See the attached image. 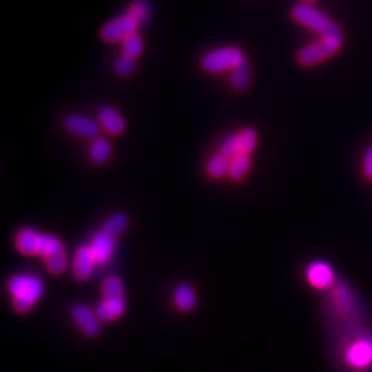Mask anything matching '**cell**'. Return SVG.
<instances>
[{
	"mask_svg": "<svg viewBox=\"0 0 372 372\" xmlns=\"http://www.w3.org/2000/svg\"><path fill=\"white\" fill-rule=\"evenodd\" d=\"M229 165H230V159L224 156L222 153H218L213 156L207 164V172L210 176L220 179L228 175L229 172Z\"/></svg>",
	"mask_w": 372,
	"mask_h": 372,
	"instance_id": "d6986e66",
	"label": "cell"
},
{
	"mask_svg": "<svg viewBox=\"0 0 372 372\" xmlns=\"http://www.w3.org/2000/svg\"><path fill=\"white\" fill-rule=\"evenodd\" d=\"M112 155L109 142L105 138H96L90 148V157L97 164H105Z\"/></svg>",
	"mask_w": 372,
	"mask_h": 372,
	"instance_id": "ac0fdd59",
	"label": "cell"
},
{
	"mask_svg": "<svg viewBox=\"0 0 372 372\" xmlns=\"http://www.w3.org/2000/svg\"><path fill=\"white\" fill-rule=\"evenodd\" d=\"M9 291L13 297V305L20 313H25L43 295L44 287L39 277L32 274H16L9 280Z\"/></svg>",
	"mask_w": 372,
	"mask_h": 372,
	"instance_id": "6da1fadb",
	"label": "cell"
},
{
	"mask_svg": "<svg viewBox=\"0 0 372 372\" xmlns=\"http://www.w3.org/2000/svg\"><path fill=\"white\" fill-rule=\"evenodd\" d=\"M72 316L80 330L88 336H97L101 331L97 315L92 313L85 305H76L72 310Z\"/></svg>",
	"mask_w": 372,
	"mask_h": 372,
	"instance_id": "30bf717a",
	"label": "cell"
},
{
	"mask_svg": "<svg viewBox=\"0 0 372 372\" xmlns=\"http://www.w3.org/2000/svg\"><path fill=\"white\" fill-rule=\"evenodd\" d=\"M135 69V58L123 54L115 65V70L119 76H129L130 73H133Z\"/></svg>",
	"mask_w": 372,
	"mask_h": 372,
	"instance_id": "d4e9b609",
	"label": "cell"
},
{
	"mask_svg": "<svg viewBox=\"0 0 372 372\" xmlns=\"http://www.w3.org/2000/svg\"><path fill=\"white\" fill-rule=\"evenodd\" d=\"M364 172L368 178H372V148L365 152L364 157Z\"/></svg>",
	"mask_w": 372,
	"mask_h": 372,
	"instance_id": "83f0119b",
	"label": "cell"
},
{
	"mask_svg": "<svg viewBox=\"0 0 372 372\" xmlns=\"http://www.w3.org/2000/svg\"><path fill=\"white\" fill-rule=\"evenodd\" d=\"M251 83V66L247 59L230 70V84L236 91H245Z\"/></svg>",
	"mask_w": 372,
	"mask_h": 372,
	"instance_id": "9a60e30c",
	"label": "cell"
},
{
	"mask_svg": "<svg viewBox=\"0 0 372 372\" xmlns=\"http://www.w3.org/2000/svg\"><path fill=\"white\" fill-rule=\"evenodd\" d=\"M96 261L94 256L91 254V250L88 245H81L76 254H75V261H73V274L80 282L87 280V278L91 276L92 269H94Z\"/></svg>",
	"mask_w": 372,
	"mask_h": 372,
	"instance_id": "8fae6325",
	"label": "cell"
},
{
	"mask_svg": "<svg viewBox=\"0 0 372 372\" xmlns=\"http://www.w3.org/2000/svg\"><path fill=\"white\" fill-rule=\"evenodd\" d=\"M306 277L313 287L323 290L332 286L334 270L326 262H313L306 270Z\"/></svg>",
	"mask_w": 372,
	"mask_h": 372,
	"instance_id": "9c48e42d",
	"label": "cell"
},
{
	"mask_svg": "<svg viewBox=\"0 0 372 372\" xmlns=\"http://www.w3.org/2000/svg\"><path fill=\"white\" fill-rule=\"evenodd\" d=\"M346 362L356 369L372 365V339L361 338L351 343L346 350Z\"/></svg>",
	"mask_w": 372,
	"mask_h": 372,
	"instance_id": "8992f818",
	"label": "cell"
},
{
	"mask_svg": "<svg viewBox=\"0 0 372 372\" xmlns=\"http://www.w3.org/2000/svg\"><path fill=\"white\" fill-rule=\"evenodd\" d=\"M40 241H42V235H38L32 229H23L18 232L16 244L20 252L27 254V255H39V248H40Z\"/></svg>",
	"mask_w": 372,
	"mask_h": 372,
	"instance_id": "4fadbf2b",
	"label": "cell"
},
{
	"mask_svg": "<svg viewBox=\"0 0 372 372\" xmlns=\"http://www.w3.org/2000/svg\"><path fill=\"white\" fill-rule=\"evenodd\" d=\"M66 263H68V259H66L65 250L61 252H57L46 259V266H47L49 271L53 274H61L66 269Z\"/></svg>",
	"mask_w": 372,
	"mask_h": 372,
	"instance_id": "cb8c5ba5",
	"label": "cell"
},
{
	"mask_svg": "<svg viewBox=\"0 0 372 372\" xmlns=\"http://www.w3.org/2000/svg\"><path fill=\"white\" fill-rule=\"evenodd\" d=\"M124 300H105L97 308V317L103 321L119 319L124 313Z\"/></svg>",
	"mask_w": 372,
	"mask_h": 372,
	"instance_id": "5bb4252c",
	"label": "cell"
},
{
	"mask_svg": "<svg viewBox=\"0 0 372 372\" xmlns=\"http://www.w3.org/2000/svg\"><path fill=\"white\" fill-rule=\"evenodd\" d=\"M220 153H222L224 156L229 157L230 160L239 155L237 134H235V135H229V137H228V138L224 141V144H222V146H221V152H220Z\"/></svg>",
	"mask_w": 372,
	"mask_h": 372,
	"instance_id": "4316f807",
	"label": "cell"
},
{
	"mask_svg": "<svg viewBox=\"0 0 372 372\" xmlns=\"http://www.w3.org/2000/svg\"><path fill=\"white\" fill-rule=\"evenodd\" d=\"M103 294L105 300H124V289L119 277L111 276L104 282Z\"/></svg>",
	"mask_w": 372,
	"mask_h": 372,
	"instance_id": "ffe728a7",
	"label": "cell"
},
{
	"mask_svg": "<svg viewBox=\"0 0 372 372\" xmlns=\"http://www.w3.org/2000/svg\"><path fill=\"white\" fill-rule=\"evenodd\" d=\"M241 61L244 55L237 47H224L207 53L202 58V66L210 73H221L225 70H232Z\"/></svg>",
	"mask_w": 372,
	"mask_h": 372,
	"instance_id": "277c9868",
	"label": "cell"
},
{
	"mask_svg": "<svg viewBox=\"0 0 372 372\" xmlns=\"http://www.w3.org/2000/svg\"><path fill=\"white\" fill-rule=\"evenodd\" d=\"M127 225H129V217H127L126 214L119 213V214L112 215V217L105 222L104 230H105L107 233H109L111 236L115 237V236L120 235L122 232H124V229L127 228Z\"/></svg>",
	"mask_w": 372,
	"mask_h": 372,
	"instance_id": "7402d4cb",
	"label": "cell"
},
{
	"mask_svg": "<svg viewBox=\"0 0 372 372\" xmlns=\"http://www.w3.org/2000/svg\"><path fill=\"white\" fill-rule=\"evenodd\" d=\"M91 254L94 256L96 263H105L114 254L115 250V237L107 233L105 230L98 232L90 245Z\"/></svg>",
	"mask_w": 372,
	"mask_h": 372,
	"instance_id": "ba28073f",
	"label": "cell"
},
{
	"mask_svg": "<svg viewBox=\"0 0 372 372\" xmlns=\"http://www.w3.org/2000/svg\"><path fill=\"white\" fill-rule=\"evenodd\" d=\"M239 155H251L256 145V133L254 129H244L237 134Z\"/></svg>",
	"mask_w": 372,
	"mask_h": 372,
	"instance_id": "44dd1931",
	"label": "cell"
},
{
	"mask_svg": "<svg viewBox=\"0 0 372 372\" xmlns=\"http://www.w3.org/2000/svg\"><path fill=\"white\" fill-rule=\"evenodd\" d=\"M137 28H138V21L130 17L129 14H126L123 17L115 18L109 21L108 24H105L104 28L101 29V38L107 43L122 42L130 35L137 34L135 32Z\"/></svg>",
	"mask_w": 372,
	"mask_h": 372,
	"instance_id": "5b68a950",
	"label": "cell"
},
{
	"mask_svg": "<svg viewBox=\"0 0 372 372\" xmlns=\"http://www.w3.org/2000/svg\"><path fill=\"white\" fill-rule=\"evenodd\" d=\"M142 49H144L142 39L137 34H133L123 40V54H126V55L137 58L141 55Z\"/></svg>",
	"mask_w": 372,
	"mask_h": 372,
	"instance_id": "603a6c76",
	"label": "cell"
},
{
	"mask_svg": "<svg viewBox=\"0 0 372 372\" xmlns=\"http://www.w3.org/2000/svg\"><path fill=\"white\" fill-rule=\"evenodd\" d=\"M127 14L140 23L141 20H145L148 17L149 6H148V3L145 2V0H138V2H134L129 8Z\"/></svg>",
	"mask_w": 372,
	"mask_h": 372,
	"instance_id": "484cf974",
	"label": "cell"
},
{
	"mask_svg": "<svg viewBox=\"0 0 372 372\" xmlns=\"http://www.w3.org/2000/svg\"><path fill=\"white\" fill-rule=\"evenodd\" d=\"M342 39L343 38H321L319 42L305 46L298 53L300 64L312 66L331 58L341 49Z\"/></svg>",
	"mask_w": 372,
	"mask_h": 372,
	"instance_id": "3957f363",
	"label": "cell"
},
{
	"mask_svg": "<svg viewBox=\"0 0 372 372\" xmlns=\"http://www.w3.org/2000/svg\"><path fill=\"white\" fill-rule=\"evenodd\" d=\"M174 301L179 310H183V312L191 310L196 304V295L194 289L188 284L178 286L174 294Z\"/></svg>",
	"mask_w": 372,
	"mask_h": 372,
	"instance_id": "2e32d148",
	"label": "cell"
},
{
	"mask_svg": "<svg viewBox=\"0 0 372 372\" xmlns=\"http://www.w3.org/2000/svg\"><path fill=\"white\" fill-rule=\"evenodd\" d=\"M291 14L297 23L319 34L321 38H343L339 27L328 16L309 3L297 5Z\"/></svg>",
	"mask_w": 372,
	"mask_h": 372,
	"instance_id": "7a4b0ae2",
	"label": "cell"
},
{
	"mask_svg": "<svg viewBox=\"0 0 372 372\" xmlns=\"http://www.w3.org/2000/svg\"><path fill=\"white\" fill-rule=\"evenodd\" d=\"M302 2H304V3H309V5H310V3L316 2V0H302Z\"/></svg>",
	"mask_w": 372,
	"mask_h": 372,
	"instance_id": "f1b7e54d",
	"label": "cell"
},
{
	"mask_svg": "<svg viewBox=\"0 0 372 372\" xmlns=\"http://www.w3.org/2000/svg\"><path fill=\"white\" fill-rule=\"evenodd\" d=\"M98 119L101 126L112 135H120L126 130V123L123 116L112 107H104L98 112Z\"/></svg>",
	"mask_w": 372,
	"mask_h": 372,
	"instance_id": "7c38bea8",
	"label": "cell"
},
{
	"mask_svg": "<svg viewBox=\"0 0 372 372\" xmlns=\"http://www.w3.org/2000/svg\"><path fill=\"white\" fill-rule=\"evenodd\" d=\"M251 167V156L250 155H237L230 160L229 165V178L232 181H241L245 178Z\"/></svg>",
	"mask_w": 372,
	"mask_h": 372,
	"instance_id": "e0dca14e",
	"label": "cell"
},
{
	"mask_svg": "<svg viewBox=\"0 0 372 372\" xmlns=\"http://www.w3.org/2000/svg\"><path fill=\"white\" fill-rule=\"evenodd\" d=\"M64 126L69 133L84 138H97L100 134V126L94 120L80 115L68 116Z\"/></svg>",
	"mask_w": 372,
	"mask_h": 372,
	"instance_id": "52a82bcc",
	"label": "cell"
}]
</instances>
